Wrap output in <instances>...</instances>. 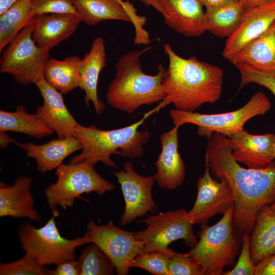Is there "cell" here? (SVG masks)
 <instances>
[{
    "label": "cell",
    "mask_w": 275,
    "mask_h": 275,
    "mask_svg": "<svg viewBox=\"0 0 275 275\" xmlns=\"http://www.w3.org/2000/svg\"><path fill=\"white\" fill-rule=\"evenodd\" d=\"M31 7L34 16L44 14H75L72 0H32Z\"/></svg>",
    "instance_id": "obj_36"
},
{
    "label": "cell",
    "mask_w": 275,
    "mask_h": 275,
    "mask_svg": "<svg viewBox=\"0 0 275 275\" xmlns=\"http://www.w3.org/2000/svg\"><path fill=\"white\" fill-rule=\"evenodd\" d=\"M146 6H152L163 16L165 11L158 0H139Z\"/></svg>",
    "instance_id": "obj_40"
},
{
    "label": "cell",
    "mask_w": 275,
    "mask_h": 275,
    "mask_svg": "<svg viewBox=\"0 0 275 275\" xmlns=\"http://www.w3.org/2000/svg\"><path fill=\"white\" fill-rule=\"evenodd\" d=\"M206 9L223 6L238 2V0H198Z\"/></svg>",
    "instance_id": "obj_39"
},
{
    "label": "cell",
    "mask_w": 275,
    "mask_h": 275,
    "mask_svg": "<svg viewBox=\"0 0 275 275\" xmlns=\"http://www.w3.org/2000/svg\"><path fill=\"white\" fill-rule=\"evenodd\" d=\"M19 0H0V15Z\"/></svg>",
    "instance_id": "obj_43"
},
{
    "label": "cell",
    "mask_w": 275,
    "mask_h": 275,
    "mask_svg": "<svg viewBox=\"0 0 275 275\" xmlns=\"http://www.w3.org/2000/svg\"><path fill=\"white\" fill-rule=\"evenodd\" d=\"M59 215L58 210L52 211V217L40 228H35L25 222L18 229L19 240L25 255L43 266L57 265L75 260L76 249L90 243L86 233L74 239L63 237L55 221Z\"/></svg>",
    "instance_id": "obj_6"
},
{
    "label": "cell",
    "mask_w": 275,
    "mask_h": 275,
    "mask_svg": "<svg viewBox=\"0 0 275 275\" xmlns=\"http://www.w3.org/2000/svg\"><path fill=\"white\" fill-rule=\"evenodd\" d=\"M82 59L72 56L62 60L49 58L44 72L45 80L62 94L79 88Z\"/></svg>",
    "instance_id": "obj_26"
},
{
    "label": "cell",
    "mask_w": 275,
    "mask_h": 275,
    "mask_svg": "<svg viewBox=\"0 0 275 275\" xmlns=\"http://www.w3.org/2000/svg\"><path fill=\"white\" fill-rule=\"evenodd\" d=\"M78 259L80 275H111L115 267L109 257L97 245L90 243Z\"/></svg>",
    "instance_id": "obj_30"
},
{
    "label": "cell",
    "mask_w": 275,
    "mask_h": 275,
    "mask_svg": "<svg viewBox=\"0 0 275 275\" xmlns=\"http://www.w3.org/2000/svg\"><path fill=\"white\" fill-rule=\"evenodd\" d=\"M269 207L271 210L275 213V201L269 205Z\"/></svg>",
    "instance_id": "obj_44"
},
{
    "label": "cell",
    "mask_w": 275,
    "mask_h": 275,
    "mask_svg": "<svg viewBox=\"0 0 275 275\" xmlns=\"http://www.w3.org/2000/svg\"><path fill=\"white\" fill-rule=\"evenodd\" d=\"M6 132H0L1 148H5L8 147L10 143H14L15 140L9 136L6 133Z\"/></svg>",
    "instance_id": "obj_42"
},
{
    "label": "cell",
    "mask_w": 275,
    "mask_h": 275,
    "mask_svg": "<svg viewBox=\"0 0 275 275\" xmlns=\"http://www.w3.org/2000/svg\"><path fill=\"white\" fill-rule=\"evenodd\" d=\"M250 233L242 235V245L238 260L230 270L223 271V275H254L255 265L250 254Z\"/></svg>",
    "instance_id": "obj_35"
},
{
    "label": "cell",
    "mask_w": 275,
    "mask_h": 275,
    "mask_svg": "<svg viewBox=\"0 0 275 275\" xmlns=\"http://www.w3.org/2000/svg\"><path fill=\"white\" fill-rule=\"evenodd\" d=\"M34 84L43 100V104L37 107L35 114L57 133L58 138L75 136L79 124L68 111L62 93L50 86L44 76Z\"/></svg>",
    "instance_id": "obj_17"
},
{
    "label": "cell",
    "mask_w": 275,
    "mask_h": 275,
    "mask_svg": "<svg viewBox=\"0 0 275 275\" xmlns=\"http://www.w3.org/2000/svg\"><path fill=\"white\" fill-rule=\"evenodd\" d=\"M163 51L169 65L162 81L164 98L157 106L159 109L172 103L177 109L193 112L220 98L224 77L220 67L195 56L182 58L169 43L164 45Z\"/></svg>",
    "instance_id": "obj_2"
},
{
    "label": "cell",
    "mask_w": 275,
    "mask_h": 275,
    "mask_svg": "<svg viewBox=\"0 0 275 275\" xmlns=\"http://www.w3.org/2000/svg\"><path fill=\"white\" fill-rule=\"evenodd\" d=\"M75 14H44L34 16L31 22L32 37L40 47L50 50L69 38L81 22Z\"/></svg>",
    "instance_id": "obj_20"
},
{
    "label": "cell",
    "mask_w": 275,
    "mask_h": 275,
    "mask_svg": "<svg viewBox=\"0 0 275 275\" xmlns=\"http://www.w3.org/2000/svg\"><path fill=\"white\" fill-rule=\"evenodd\" d=\"M179 128L175 126L160 136L161 151L155 163L156 171L153 176L162 188L175 189L185 179V164L178 152Z\"/></svg>",
    "instance_id": "obj_19"
},
{
    "label": "cell",
    "mask_w": 275,
    "mask_h": 275,
    "mask_svg": "<svg viewBox=\"0 0 275 275\" xmlns=\"http://www.w3.org/2000/svg\"><path fill=\"white\" fill-rule=\"evenodd\" d=\"M32 0H19L0 15V52L25 26L34 16Z\"/></svg>",
    "instance_id": "obj_29"
},
{
    "label": "cell",
    "mask_w": 275,
    "mask_h": 275,
    "mask_svg": "<svg viewBox=\"0 0 275 275\" xmlns=\"http://www.w3.org/2000/svg\"><path fill=\"white\" fill-rule=\"evenodd\" d=\"M106 52L103 39L94 38L90 49L81 61L79 88L85 93V102L89 106L92 102L97 115H100L105 108L103 102L98 98L97 86L99 76L106 66Z\"/></svg>",
    "instance_id": "obj_23"
},
{
    "label": "cell",
    "mask_w": 275,
    "mask_h": 275,
    "mask_svg": "<svg viewBox=\"0 0 275 275\" xmlns=\"http://www.w3.org/2000/svg\"><path fill=\"white\" fill-rule=\"evenodd\" d=\"M166 14L165 24L177 33L196 37L207 31L205 12L198 0H158Z\"/></svg>",
    "instance_id": "obj_18"
},
{
    "label": "cell",
    "mask_w": 275,
    "mask_h": 275,
    "mask_svg": "<svg viewBox=\"0 0 275 275\" xmlns=\"http://www.w3.org/2000/svg\"><path fill=\"white\" fill-rule=\"evenodd\" d=\"M244 11L245 9L238 2L206 9L207 31L214 36L228 38L239 26Z\"/></svg>",
    "instance_id": "obj_28"
},
{
    "label": "cell",
    "mask_w": 275,
    "mask_h": 275,
    "mask_svg": "<svg viewBox=\"0 0 275 275\" xmlns=\"http://www.w3.org/2000/svg\"><path fill=\"white\" fill-rule=\"evenodd\" d=\"M120 184L125 202L120 225L125 226L148 212L158 209L152 195L155 179L153 176H143L134 170L131 161L123 164L122 169L113 172Z\"/></svg>",
    "instance_id": "obj_12"
},
{
    "label": "cell",
    "mask_w": 275,
    "mask_h": 275,
    "mask_svg": "<svg viewBox=\"0 0 275 275\" xmlns=\"http://www.w3.org/2000/svg\"><path fill=\"white\" fill-rule=\"evenodd\" d=\"M86 233L90 243L98 246L112 260L119 275L127 274L134 258L143 252L144 244L134 232L119 228L112 220L101 225L90 221Z\"/></svg>",
    "instance_id": "obj_11"
},
{
    "label": "cell",
    "mask_w": 275,
    "mask_h": 275,
    "mask_svg": "<svg viewBox=\"0 0 275 275\" xmlns=\"http://www.w3.org/2000/svg\"><path fill=\"white\" fill-rule=\"evenodd\" d=\"M274 139L272 133L254 135L243 129L227 138V141L238 163L249 168L263 169L274 161Z\"/></svg>",
    "instance_id": "obj_16"
},
{
    "label": "cell",
    "mask_w": 275,
    "mask_h": 275,
    "mask_svg": "<svg viewBox=\"0 0 275 275\" xmlns=\"http://www.w3.org/2000/svg\"><path fill=\"white\" fill-rule=\"evenodd\" d=\"M14 144L25 151L28 157L35 160L37 169L42 173L56 169L67 156L82 148L75 136L52 139L41 145L21 143L16 140Z\"/></svg>",
    "instance_id": "obj_22"
},
{
    "label": "cell",
    "mask_w": 275,
    "mask_h": 275,
    "mask_svg": "<svg viewBox=\"0 0 275 275\" xmlns=\"http://www.w3.org/2000/svg\"><path fill=\"white\" fill-rule=\"evenodd\" d=\"M273 1L275 0H238V2L241 4L245 9L257 5Z\"/></svg>",
    "instance_id": "obj_41"
},
{
    "label": "cell",
    "mask_w": 275,
    "mask_h": 275,
    "mask_svg": "<svg viewBox=\"0 0 275 275\" xmlns=\"http://www.w3.org/2000/svg\"><path fill=\"white\" fill-rule=\"evenodd\" d=\"M151 47L132 50L122 56L116 62V75L106 95L107 103L128 114L144 105H151L164 98L163 79L166 68L160 64L157 74L145 73L140 58Z\"/></svg>",
    "instance_id": "obj_3"
},
{
    "label": "cell",
    "mask_w": 275,
    "mask_h": 275,
    "mask_svg": "<svg viewBox=\"0 0 275 275\" xmlns=\"http://www.w3.org/2000/svg\"><path fill=\"white\" fill-rule=\"evenodd\" d=\"M33 179L20 176L12 185L0 183V216L25 217L40 222V217L34 209V200L31 192Z\"/></svg>",
    "instance_id": "obj_21"
},
{
    "label": "cell",
    "mask_w": 275,
    "mask_h": 275,
    "mask_svg": "<svg viewBox=\"0 0 275 275\" xmlns=\"http://www.w3.org/2000/svg\"><path fill=\"white\" fill-rule=\"evenodd\" d=\"M197 195L194 205L188 211L194 225L207 224L218 214H224L234 204L232 189L226 179L215 180L206 165L203 175L197 183Z\"/></svg>",
    "instance_id": "obj_14"
},
{
    "label": "cell",
    "mask_w": 275,
    "mask_h": 275,
    "mask_svg": "<svg viewBox=\"0 0 275 275\" xmlns=\"http://www.w3.org/2000/svg\"><path fill=\"white\" fill-rule=\"evenodd\" d=\"M168 275H205L198 261L190 254L173 251L168 266Z\"/></svg>",
    "instance_id": "obj_32"
},
{
    "label": "cell",
    "mask_w": 275,
    "mask_h": 275,
    "mask_svg": "<svg viewBox=\"0 0 275 275\" xmlns=\"http://www.w3.org/2000/svg\"><path fill=\"white\" fill-rule=\"evenodd\" d=\"M250 238V254L256 265L275 254V213L266 205L259 211Z\"/></svg>",
    "instance_id": "obj_25"
},
{
    "label": "cell",
    "mask_w": 275,
    "mask_h": 275,
    "mask_svg": "<svg viewBox=\"0 0 275 275\" xmlns=\"http://www.w3.org/2000/svg\"><path fill=\"white\" fill-rule=\"evenodd\" d=\"M254 275H275V254L263 259L255 265Z\"/></svg>",
    "instance_id": "obj_38"
},
{
    "label": "cell",
    "mask_w": 275,
    "mask_h": 275,
    "mask_svg": "<svg viewBox=\"0 0 275 275\" xmlns=\"http://www.w3.org/2000/svg\"><path fill=\"white\" fill-rule=\"evenodd\" d=\"M50 275H80L78 261L75 260L63 262L50 270Z\"/></svg>",
    "instance_id": "obj_37"
},
{
    "label": "cell",
    "mask_w": 275,
    "mask_h": 275,
    "mask_svg": "<svg viewBox=\"0 0 275 275\" xmlns=\"http://www.w3.org/2000/svg\"><path fill=\"white\" fill-rule=\"evenodd\" d=\"M158 110L156 107L145 113L139 121L118 129L102 130L95 125L84 126L79 124L75 129V136L80 141L82 148L79 154L72 157L69 163L86 162L95 166L102 162L108 167L117 168L111 158L113 154L130 158L141 157L143 145L149 140L150 134L138 128Z\"/></svg>",
    "instance_id": "obj_4"
},
{
    "label": "cell",
    "mask_w": 275,
    "mask_h": 275,
    "mask_svg": "<svg viewBox=\"0 0 275 275\" xmlns=\"http://www.w3.org/2000/svg\"><path fill=\"white\" fill-rule=\"evenodd\" d=\"M76 14L81 22L93 26L103 20H115L133 23L136 29L134 43L150 41L148 34L142 28L146 18L136 14L129 2L122 0H72Z\"/></svg>",
    "instance_id": "obj_13"
},
{
    "label": "cell",
    "mask_w": 275,
    "mask_h": 275,
    "mask_svg": "<svg viewBox=\"0 0 275 275\" xmlns=\"http://www.w3.org/2000/svg\"><path fill=\"white\" fill-rule=\"evenodd\" d=\"M94 166L86 162L62 163L56 169V182L44 190L52 211L58 206L63 209L72 207L75 199L82 194L94 192L102 195L114 189V185L101 177Z\"/></svg>",
    "instance_id": "obj_8"
},
{
    "label": "cell",
    "mask_w": 275,
    "mask_h": 275,
    "mask_svg": "<svg viewBox=\"0 0 275 275\" xmlns=\"http://www.w3.org/2000/svg\"><path fill=\"white\" fill-rule=\"evenodd\" d=\"M274 152H275V139H274Z\"/></svg>",
    "instance_id": "obj_45"
},
{
    "label": "cell",
    "mask_w": 275,
    "mask_h": 275,
    "mask_svg": "<svg viewBox=\"0 0 275 275\" xmlns=\"http://www.w3.org/2000/svg\"><path fill=\"white\" fill-rule=\"evenodd\" d=\"M174 250L168 249L139 254L133 260L131 267L143 269L155 275H168V266Z\"/></svg>",
    "instance_id": "obj_31"
},
{
    "label": "cell",
    "mask_w": 275,
    "mask_h": 275,
    "mask_svg": "<svg viewBox=\"0 0 275 275\" xmlns=\"http://www.w3.org/2000/svg\"><path fill=\"white\" fill-rule=\"evenodd\" d=\"M234 205L212 226L201 225L199 240L189 252L203 268L205 275H221L227 266L233 267L242 245V235L233 226Z\"/></svg>",
    "instance_id": "obj_5"
},
{
    "label": "cell",
    "mask_w": 275,
    "mask_h": 275,
    "mask_svg": "<svg viewBox=\"0 0 275 275\" xmlns=\"http://www.w3.org/2000/svg\"><path fill=\"white\" fill-rule=\"evenodd\" d=\"M32 31L31 23L23 28L3 49L0 60L1 73L21 85L35 84L43 76L49 59V51L36 44Z\"/></svg>",
    "instance_id": "obj_9"
},
{
    "label": "cell",
    "mask_w": 275,
    "mask_h": 275,
    "mask_svg": "<svg viewBox=\"0 0 275 275\" xmlns=\"http://www.w3.org/2000/svg\"><path fill=\"white\" fill-rule=\"evenodd\" d=\"M274 21L275 1L245 9L239 26L226 41L223 57L230 61L243 47L267 31Z\"/></svg>",
    "instance_id": "obj_15"
},
{
    "label": "cell",
    "mask_w": 275,
    "mask_h": 275,
    "mask_svg": "<svg viewBox=\"0 0 275 275\" xmlns=\"http://www.w3.org/2000/svg\"><path fill=\"white\" fill-rule=\"evenodd\" d=\"M271 107V102L266 94L259 91L243 106L230 112L205 114L174 109L169 113L175 126L193 124L198 126L197 133L201 136L208 139L216 132L229 138L236 132L243 129L244 125L249 120L264 115Z\"/></svg>",
    "instance_id": "obj_7"
},
{
    "label": "cell",
    "mask_w": 275,
    "mask_h": 275,
    "mask_svg": "<svg viewBox=\"0 0 275 275\" xmlns=\"http://www.w3.org/2000/svg\"><path fill=\"white\" fill-rule=\"evenodd\" d=\"M1 275H50V270L25 255L9 263H1Z\"/></svg>",
    "instance_id": "obj_33"
},
{
    "label": "cell",
    "mask_w": 275,
    "mask_h": 275,
    "mask_svg": "<svg viewBox=\"0 0 275 275\" xmlns=\"http://www.w3.org/2000/svg\"><path fill=\"white\" fill-rule=\"evenodd\" d=\"M13 131L37 139L51 135L53 131L37 115L29 114L23 105L14 112L0 111V132Z\"/></svg>",
    "instance_id": "obj_27"
},
{
    "label": "cell",
    "mask_w": 275,
    "mask_h": 275,
    "mask_svg": "<svg viewBox=\"0 0 275 275\" xmlns=\"http://www.w3.org/2000/svg\"><path fill=\"white\" fill-rule=\"evenodd\" d=\"M230 62L235 66L243 64L262 72L275 74V21Z\"/></svg>",
    "instance_id": "obj_24"
},
{
    "label": "cell",
    "mask_w": 275,
    "mask_h": 275,
    "mask_svg": "<svg viewBox=\"0 0 275 275\" xmlns=\"http://www.w3.org/2000/svg\"><path fill=\"white\" fill-rule=\"evenodd\" d=\"M138 222L146 226L145 229L134 232L136 239L144 244V253L166 250L170 244L179 239L191 248L197 243L194 224L184 209L149 215Z\"/></svg>",
    "instance_id": "obj_10"
},
{
    "label": "cell",
    "mask_w": 275,
    "mask_h": 275,
    "mask_svg": "<svg viewBox=\"0 0 275 275\" xmlns=\"http://www.w3.org/2000/svg\"><path fill=\"white\" fill-rule=\"evenodd\" d=\"M205 165L212 177L226 179L234 197L233 226L241 235L251 233L262 207L275 201V161L263 169L244 168L234 158L225 136L207 139Z\"/></svg>",
    "instance_id": "obj_1"
},
{
    "label": "cell",
    "mask_w": 275,
    "mask_h": 275,
    "mask_svg": "<svg viewBox=\"0 0 275 275\" xmlns=\"http://www.w3.org/2000/svg\"><path fill=\"white\" fill-rule=\"evenodd\" d=\"M235 66L240 74L238 91L252 83L266 88L275 96V74L262 72L243 64H237Z\"/></svg>",
    "instance_id": "obj_34"
}]
</instances>
